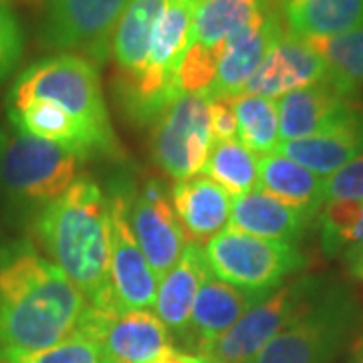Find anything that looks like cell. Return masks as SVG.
Wrapping results in <instances>:
<instances>
[{
    "label": "cell",
    "mask_w": 363,
    "mask_h": 363,
    "mask_svg": "<svg viewBox=\"0 0 363 363\" xmlns=\"http://www.w3.org/2000/svg\"><path fill=\"white\" fill-rule=\"evenodd\" d=\"M208 107H210V128L214 142L234 140V135L238 133V125H236L233 97L228 95L208 97Z\"/></svg>",
    "instance_id": "1f68e13d"
},
{
    "label": "cell",
    "mask_w": 363,
    "mask_h": 363,
    "mask_svg": "<svg viewBox=\"0 0 363 363\" xmlns=\"http://www.w3.org/2000/svg\"><path fill=\"white\" fill-rule=\"evenodd\" d=\"M359 317V305L345 286L327 285L309 309L272 337L250 363H333Z\"/></svg>",
    "instance_id": "277c9868"
},
{
    "label": "cell",
    "mask_w": 363,
    "mask_h": 363,
    "mask_svg": "<svg viewBox=\"0 0 363 363\" xmlns=\"http://www.w3.org/2000/svg\"><path fill=\"white\" fill-rule=\"evenodd\" d=\"M347 363H363V331L359 333V337L355 339L353 347H351Z\"/></svg>",
    "instance_id": "d590c367"
},
{
    "label": "cell",
    "mask_w": 363,
    "mask_h": 363,
    "mask_svg": "<svg viewBox=\"0 0 363 363\" xmlns=\"http://www.w3.org/2000/svg\"><path fill=\"white\" fill-rule=\"evenodd\" d=\"M204 174L220 184L230 196H242L259 186V156L238 140L214 142Z\"/></svg>",
    "instance_id": "83f0119b"
},
{
    "label": "cell",
    "mask_w": 363,
    "mask_h": 363,
    "mask_svg": "<svg viewBox=\"0 0 363 363\" xmlns=\"http://www.w3.org/2000/svg\"><path fill=\"white\" fill-rule=\"evenodd\" d=\"M25 37L18 21L9 11V6L0 4V83L9 77L23 57Z\"/></svg>",
    "instance_id": "4dcf8cb0"
},
{
    "label": "cell",
    "mask_w": 363,
    "mask_h": 363,
    "mask_svg": "<svg viewBox=\"0 0 363 363\" xmlns=\"http://www.w3.org/2000/svg\"><path fill=\"white\" fill-rule=\"evenodd\" d=\"M87 298L28 245L0 250V363H14L69 337Z\"/></svg>",
    "instance_id": "6da1fadb"
},
{
    "label": "cell",
    "mask_w": 363,
    "mask_h": 363,
    "mask_svg": "<svg viewBox=\"0 0 363 363\" xmlns=\"http://www.w3.org/2000/svg\"><path fill=\"white\" fill-rule=\"evenodd\" d=\"M111 264L109 279L119 305L125 311H145L156 303L157 279L138 247L128 222L125 200L111 194Z\"/></svg>",
    "instance_id": "4fadbf2b"
},
{
    "label": "cell",
    "mask_w": 363,
    "mask_h": 363,
    "mask_svg": "<svg viewBox=\"0 0 363 363\" xmlns=\"http://www.w3.org/2000/svg\"><path fill=\"white\" fill-rule=\"evenodd\" d=\"M212 143L210 107L204 95H178L154 119L152 157L174 180H186L204 169Z\"/></svg>",
    "instance_id": "ba28073f"
},
{
    "label": "cell",
    "mask_w": 363,
    "mask_h": 363,
    "mask_svg": "<svg viewBox=\"0 0 363 363\" xmlns=\"http://www.w3.org/2000/svg\"><path fill=\"white\" fill-rule=\"evenodd\" d=\"M277 152L321 178L335 174L363 154V107L337 128L295 142H281Z\"/></svg>",
    "instance_id": "ffe728a7"
},
{
    "label": "cell",
    "mask_w": 363,
    "mask_h": 363,
    "mask_svg": "<svg viewBox=\"0 0 363 363\" xmlns=\"http://www.w3.org/2000/svg\"><path fill=\"white\" fill-rule=\"evenodd\" d=\"M77 329L99 341L111 363H150L172 345L166 325L150 311H107L87 305Z\"/></svg>",
    "instance_id": "8fae6325"
},
{
    "label": "cell",
    "mask_w": 363,
    "mask_h": 363,
    "mask_svg": "<svg viewBox=\"0 0 363 363\" xmlns=\"http://www.w3.org/2000/svg\"><path fill=\"white\" fill-rule=\"evenodd\" d=\"M2 131H4V130H2V128H0V140H2Z\"/></svg>",
    "instance_id": "f35d334b"
},
{
    "label": "cell",
    "mask_w": 363,
    "mask_h": 363,
    "mask_svg": "<svg viewBox=\"0 0 363 363\" xmlns=\"http://www.w3.org/2000/svg\"><path fill=\"white\" fill-rule=\"evenodd\" d=\"M83 157L23 131H2L0 188L21 204H49L77 180Z\"/></svg>",
    "instance_id": "5b68a950"
},
{
    "label": "cell",
    "mask_w": 363,
    "mask_h": 363,
    "mask_svg": "<svg viewBox=\"0 0 363 363\" xmlns=\"http://www.w3.org/2000/svg\"><path fill=\"white\" fill-rule=\"evenodd\" d=\"M202 363H226V362H214V359H204V357H202Z\"/></svg>",
    "instance_id": "74e56055"
},
{
    "label": "cell",
    "mask_w": 363,
    "mask_h": 363,
    "mask_svg": "<svg viewBox=\"0 0 363 363\" xmlns=\"http://www.w3.org/2000/svg\"><path fill=\"white\" fill-rule=\"evenodd\" d=\"M150 363H202V357H198L194 353H186V351L176 350V347L169 345Z\"/></svg>",
    "instance_id": "836d02e7"
},
{
    "label": "cell",
    "mask_w": 363,
    "mask_h": 363,
    "mask_svg": "<svg viewBox=\"0 0 363 363\" xmlns=\"http://www.w3.org/2000/svg\"><path fill=\"white\" fill-rule=\"evenodd\" d=\"M125 200V212L133 238L156 279H164L186 250V236L174 206L169 202L164 182L147 176L138 186L117 188Z\"/></svg>",
    "instance_id": "30bf717a"
},
{
    "label": "cell",
    "mask_w": 363,
    "mask_h": 363,
    "mask_svg": "<svg viewBox=\"0 0 363 363\" xmlns=\"http://www.w3.org/2000/svg\"><path fill=\"white\" fill-rule=\"evenodd\" d=\"M327 81V65L309 43L285 30L271 45L242 93L277 99L295 89Z\"/></svg>",
    "instance_id": "9a60e30c"
},
{
    "label": "cell",
    "mask_w": 363,
    "mask_h": 363,
    "mask_svg": "<svg viewBox=\"0 0 363 363\" xmlns=\"http://www.w3.org/2000/svg\"><path fill=\"white\" fill-rule=\"evenodd\" d=\"M130 0H43V39L59 51H75L95 65L111 52L116 26Z\"/></svg>",
    "instance_id": "9c48e42d"
},
{
    "label": "cell",
    "mask_w": 363,
    "mask_h": 363,
    "mask_svg": "<svg viewBox=\"0 0 363 363\" xmlns=\"http://www.w3.org/2000/svg\"><path fill=\"white\" fill-rule=\"evenodd\" d=\"M172 206L180 222L186 242L208 245L214 236L228 228L233 198L220 184L206 174H196L176 182Z\"/></svg>",
    "instance_id": "e0dca14e"
},
{
    "label": "cell",
    "mask_w": 363,
    "mask_h": 363,
    "mask_svg": "<svg viewBox=\"0 0 363 363\" xmlns=\"http://www.w3.org/2000/svg\"><path fill=\"white\" fill-rule=\"evenodd\" d=\"M286 30L285 18L279 9L267 6L260 0V9L242 25L222 49L216 77L206 97L238 95L247 87L248 79L262 63L271 45Z\"/></svg>",
    "instance_id": "7c38bea8"
},
{
    "label": "cell",
    "mask_w": 363,
    "mask_h": 363,
    "mask_svg": "<svg viewBox=\"0 0 363 363\" xmlns=\"http://www.w3.org/2000/svg\"><path fill=\"white\" fill-rule=\"evenodd\" d=\"M30 101H51L63 107L89 133L97 154L119 156V143L105 107L99 67L89 59L63 52L33 63L14 81L9 93V109Z\"/></svg>",
    "instance_id": "3957f363"
},
{
    "label": "cell",
    "mask_w": 363,
    "mask_h": 363,
    "mask_svg": "<svg viewBox=\"0 0 363 363\" xmlns=\"http://www.w3.org/2000/svg\"><path fill=\"white\" fill-rule=\"evenodd\" d=\"M343 262L353 279L363 283V245L359 247H350L343 252Z\"/></svg>",
    "instance_id": "d6a6232c"
},
{
    "label": "cell",
    "mask_w": 363,
    "mask_h": 363,
    "mask_svg": "<svg viewBox=\"0 0 363 363\" xmlns=\"http://www.w3.org/2000/svg\"><path fill=\"white\" fill-rule=\"evenodd\" d=\"M166 2L168 0L128 2L111 39V57L116 63V93L130 89L143 73L152 35Z\"/></svg>",
    "instance_id": "ac0fdd59"
},
{
    "label": "cell",
    "mask_w": 363,
    "mask_h": 363,
    "mask_svg": "<svg viewBox=\"0 0 363 363\" xmlns=\"http://www.w3.org/2000/svg\"><path fill=\"white\" fill-rule=\"evenodd\" d=\"M9 119L16 131L59 143L67 150L75 152L83 160L97 154L85 128L57 104L30 101L21 107H13L9 109Z\"/></svg>",
    "instance_id": "cb8c5ba5"
},
{
    "label": "cell",
    "mask_w": 363,
    "mask_h": 363,
    "mask_svg": "<svg viewBox=\"0 0 363 363\" xmlns=\"http://www.w3.org/2000/svg\"><path fill=\"white\" fill-rule=\"evenodd\" d=\"M315 220L317 218L286 206L257 188L234 198L228 226L250 236L297 245Z\"/></svg>",
    "instance_id": "d6986e66"
},
{
    "label": "cell",
    "mask_w": 363,
    "mask_h": 363,
    "mask_svg": "<svg viewBox=\"0 0 363 363\" xmlns=\"http://www.w3.org/2000/svg\"><path fill=\"white\" fill-rule=\"evenodd\" d=\"M267 295L248 293L208 274L196 295L188 331L182 343L194 351V355H202L208 345L230 331L234 323Z\"/></svg>",
    "instance_id": "2e32d148"
},
{
    "label": "cell",
    "mask_w": 363,
    "mask_h": 363,
    "mask_svg": "<svg viewBox=\"0 0 363 363\" xmlns=\"http://www.w3.org/2000/svg\"><path fill=\"white\" fill-rule=\"evenodd\" d=\"M259 9L260 0H198L186 49H198L220 59L226 40Z\"/></svg>",
    "instance_id": "d4e9b609"
},
{
    "label": "cell",
    "mask_w": 363,
    "mask_h": 363,
    "mask_svg": "<svg viewBox=\"0 0 363 363\" xmlns=\"http://www.w3.org/2000/svg\"><path fill=\"white\" fill-rule=\"evenodd\" d=\"M210 271L204 252L198 245H186L180 262L162 279L156 293V311L160 321L166 325L176 337H184L188 331L190 315L200 286Z\"/></svg>",
    "instance_id": "44dd1931"
},
{
    "label": "cell",
    "mask_w": 363,
    "mask_h": 363,
    "mask_svg": "<svg viewBox=\"0 0 363 363\" xmlns=\"http://www.w3.org/2000/svg\"><path fill=\"white\" fill-rule=\"evenodd\" d=\"M286 30L298 39H325L363 25V0H283Z\"/></svg>",
    "instance_id": "603a6c76"
},
{
    "label": "cell",
    "mask_w": 363,
    "mask_h": 363,
    "mask_svg": "<svg viewBox=\"0 0 363 363\" xmlns=\"http://www.w3.org/2000/svg\"><path fill=\"white\" fill-rule=\"evenodd\" d=\"M40 247L89 305L116 303L109 279L111 264V204L101 186L81 176L65 194L49 202L35 222Z\"/></svg>",
    "instance_id": "7a4b0ae2"
},
{
    "label": "cell",
    "mask_w": 363,
    "mask_h": 363,
    "mask_svg": "<svg viewBox=\"0 0 363 363\" xmlns=\"http://www.w3.org/2000/svg\"><path fill=\"white\" fill-rule=\"evenodd\" d=\"M362 105L347 97L329 81L295 89L279 97V135L283 142H295L337 128L355 116Z\"/></svg>",
    "instance_id": "5bb4252c"
},
{
    "label": "cell",
    "mask_w": 363,
    "mask_h": 363,
    "mask_svg": "<svg viewBox=\"0 0 363 363\" xmlns=\"http://www.w3.org/2000/svg\"><path fill=\"white\" fill-rule=\"evenodd\" d=\"M327 285L329 283L323 277L307 274L274 289L198 357L226 363H250L272 337H277L286 325L309 309Z\"/></svg>",
    "instance_id": "52a82bcc"
},
{
    "label": "cell",
    "mask_w": 363,
    "mask_h": 363,
    "mask_svg": "<svg viewBox=\"0 0 363 363\" xmlns=\"http://www.w3.org/2000/svg\"><path fill=\"white\" fill-rule=\"evenodd\" d=\"M240 143L252 154L269 156L279 147V111L277 101L260 95H233Z\"/></svg>",
    "instance_id": "4316f807"
},
{
    "label": "cell",
    "mask_w": 363,
    "mask_h": 363,
    "mask_svg": "<svg viewBox=\"0 0 363 363\" xmlns=\"http://www.w3.org/2000/svg\"><path fill=\"white\" fill-rule=\"evenodd\" d=\"M327 65V81L347 97L363 89V25L337 37L307 39Z\"/></svg>",
    "instance_id": "484cf974"
},
{
    "label": "cell",
    "mask_w": 363,
    "mask_h": 363,
    "mask_svg": "<svg viewBox=\"0 0 363 363\" xmlns=\"http://www.w3.org/2000/svg\"><path fill=\"white\" fill-rule=\"evenodd\" d=\"M359 245H363V202L362 208H359V216H357V220H355L350 236H347V248L359 247ZM347 248H345V250H347Z\"/></svg>",
    "instance_id": "e575fe53"
},
{
    "label": "cell",
    "mask_w": 363,
    "mask_h": 363,
    "mask_svg": "<svg viewBox=\"0 0 363 363\" xmlns=\"http://www.w3.org/2000/svg\"><path fill=\"white\" fill-rule=\"evenodd\" d=\"M259 188L286 206L297 208L313 218L325 204V178L289 160L279 152L259 157Z\"/></svg>",
    "instance_id": "7402d4cb"
},
{
    "label": "cell",
    "mask_w": 363,
    "mask_h": 363,
    "mask_svg": "<svg viewBox=\"0 0 363 363\" xmlns=\"http://www.w3.org/2000/svg\"><path fill=\"white\" fill-rule=\"evenodd\" d=\"M13 2H23V4H40L43 6V0H0V4H13Z\"/></svg>",
    "instance_id": "8d00e7d4"
},
{
    "label": "cell",
    "mask_w": 363,
    "mask_h": 363,
    "mask_svg": "<svg viewBox=\"0 0 363 363\" xmlns=\"http://www.w3.org/2000/svg\"><path fill=\"white\" fill-rule=\"evenodd\" d=\"M323 198L325 202H333V200L363 202V154L353 157L335 174L325 178Z\"/></svg>",
    "instance_id": "f546056e"
},
{
    "label": "cell",
    "mask_w": 363,
    "mask_h": 363,
    "mask_svg": "<svg viewBox=\"0 0 363 363\" xmlns=\"http://www.w3.org/2000/svg\"><path fill=\"white\" fill-rule=\"evenodd\" d=\"M14 363H111V359L107 357L99 341L75 329L61 343Z\"/></svg>",
    "instance_id": "f1b7e54d"
},
{
    "label": "cell",
    "mask_w": 363,
    "mask_h": 363,
    "mask_svg": "<svg viewBox=\"0 0 363 363\" xmlns=\"http://www.w3.org/2000/svg\"><path fill=\"white\" fill-rule=\"evenodd\" d=\"M204 260L210 274L248 293L267 295L272 289L307 267V257L297 245L222 230L204 245Z\"/></svg>",
    "instance_id": "8992f818"
}]
</instances>
